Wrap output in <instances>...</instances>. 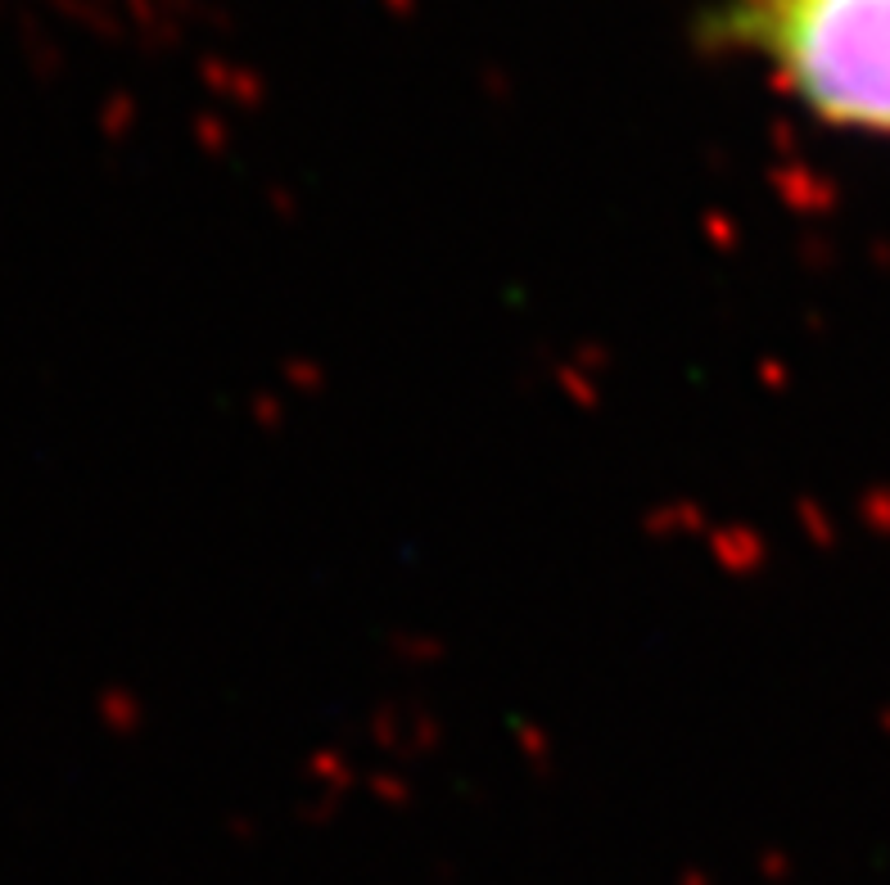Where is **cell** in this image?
Masks as SVG:
<instances>
[{"mask_svg":"<svg viewBox=\"0 0 890 885\" xmlns=\"http://www.w3.org/2000/svg\"><path fill=\"white\" fill-rule=\"evenodd\" d=\"M719 32L828 127L890 136V0H732Z\"/></svg>","mask_w":890,"mask_h":885,"instance_id":"cell-1","label":"cell"}]
</instances>
